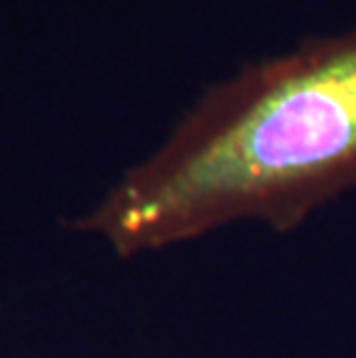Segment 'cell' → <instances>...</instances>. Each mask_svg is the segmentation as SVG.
Instances as JSON below:
<instances>
[{"mask_svg":"<svg viewBox=\"0 0 356 358\" xmlns=\"http://www.w3.org/2000/svg\"><path fill=\"white\" fill-rule=\"evenodd\" d=\"M354 187L356 26L215 83L77 229L130 257L245 220L290 231Z\"/></svg>","mask_w":356,"mask_h":358,"instance_id":"6da1fadb","label":"cell"}]
</instances>
